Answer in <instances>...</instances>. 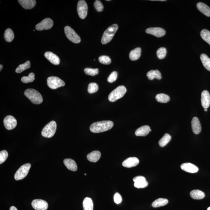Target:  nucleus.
<instances>
[{"label": "nucleus", "mask_w": 210, "mask_h": 210, "mask_svg": "<svg viewBox=\"0 0 210 210\" xmlns=\"http://www.w3.org/2000/svg\"><path fill=\"white\" fill-rule=\"evenodd\" d=\"M114 123L111 121H102L92 123L90 125V131L92 132L98 133L108 131L113 127Z\"/></svg>", "instance_id": "nucleus-1"}, {"label": "nucleus", "mask_w": 210, "mask_h": 210, "mask_svg": "<svg viewBox=\"0 0 210 210\" xmlns=\"http://www.w3.org/2000/svg\"><path fill=\"white\" fill-rule=\"evenodd\" d=\"M24 94L32 103L35 105H39L43 101L41 94L35 89H28L24 92Z\"/></svg>", "instance_id": "nucleus-2"}, {"label": "nucleus", "mask_w": 210, "mask_h": 210, "mask_svg": "<svg viewBox=\"0 0 210 210\" xmlns=\"http://www.w3.org/2000/svg\"><path fill=\"white\" fill-rule=\"evenodd\" d=\"M118 28V25L116 24H113L109 27L104 32L102 35V43L103 45H105L111 41Z\"/></svg>", "instance_id": "nucleus-3"}, {"label": "nucleus", "mask_w": 210, "mask_h": 210, "mask_svg": "<svg viewBox=\"0 0 210 210\" xmlns=\"http://www.w3.org/2000/svg\"><path fill=\"white\" fill-rule=\"evenodd\" d=\"M127 89L125 86L121 85L118 86L109 95L108 99L110 102H114L121 98L127 92Z\"/></svg>", "instance_id": "nucleus-4"}, {"label": "nucleus", "mask_w": 210, "mask_h": 210, "mask_svg": "<svg viewBox=\"0 0 210 210\" xmlns=\"http://www.w3.org/2000/svg\"><path fill=\"white\" fill-rule=\"evenodd\" d=\"M57 129L56 122L52 121L46 125L41 132L42 136L47 138H51L54 136Z\"/></svg>", "instance_id": "nucleus-5"}, {"label": "nucleus", "mask_w": 210, "mask_h": 210, "mask_svg": "<svg viewBox=\"0 0 210 210\" xmlns=\"http://www.w3.org/2000/svg\"><path fill=\"white\" fill-rule=\"evenodd\" d=\"M31 167V164L27 163L23 165L18 169L14 175V179L16 180H19L25 178L28 174Z\"/></svg>", "instance_id": "nucleus-6"}, {"label": "nucleus", "mask_w": 210, "mask_h": 210, "mask_svg": "<svg viewBox=\"0 0 210 210\" xmlns=\"http://www.w3.org/2000/svg\"><path fill=\"white\" fill-rule=\"evenodd\" d=\"M67 37L73 43L78 44L81 42V38L75 31L71 27L67 26L64 28Z\"/></svg>", "instance_id": "nucleus-7"}, {"label": "nucleus", "mask_w": 210, "mask_h": 210, "mask_svg": "<svg viewBox=\"0 0 210 210\" xmlns=\"http://www.w3.org/2000/svg\"><path fill=\"white\" fill-rule=\"evenodd\" d=\"M47 84L50 89H56L58 88L64 86L65 83L59 78L51 76L47 79Z\"/></svg>", "instance_id": "nucleus-8"}, {"label": "nucleus", "mask_w": 210, "mask_h": 210, "mask_svg": "<svg viewBox=\"0 0 210 210\" xmlns=\"http://www.w3.org/2000/svg\"><path fill=\"white\" fill-rule=\"evenodd\" d=\"M88 6L85 1L80 0L78 2L77 11L79 17L84 19L87 17L88 13Z\"/></svg>", "instance_id": "nucleus-9"}, {"label": "nucleus", "mask_w": 210, "mask_h": 210, "mask_svg": "<svg viewBox=\"0 0 210 210\" xmlns=\"http://www.w3.org/2000/svg\"><path fill=\"white\" fill-rule=\"evenodd\" d=\"M53 25V21L50 18H46L37 24L35 29L39 31L49 30L51 28Z\"/></svg>", "instance_id": "nucleus-10"}, {"label": "nucleus", "mask_w": 210, "mask_h": 210, "mask_svg": "<svg viewBox=\"0 0 210 210\" xmlns=\"http://www.w3.org/2000/svg\"><path fill=\"white\" fill-rule=\"evenodd\" d=\"M4 124L5 127L7 130H11L14 129L17 125V121L16 119L12 116L9 115L4 119Z\"/></svg>", "instance_id": "nucleus-11"}, {"label": "nucleus", "mask_w": 210, "mask_h": 210, "mask_svg": "<svg viewBox=\"0 0 210 210\" xmlns=\"http://www.w3.org/2000/svg\"><path fill=\"white\" fill-rule=\"evenodd\" d=\"M32 206L35 210H47L48 207V203L41 199L33 200L32 202Z\"/></svg>", "instance_id": "nucleus-12"}, {"label": "nucleus", "mask_w": 210, "mask_h": 210, "mask_svg": "<svg viewBox=\"0 0 210 210\" xmlns=\"http://www.w3.org/2000/svg\"><path fill=\"white\" fill-rule=\"evenodd\" d=\"M146 33L151 34L155 37H160L165 35L166 31L164 29L160 27H151L146 29Z\"/></svg>", "instance_id": "nucleus-13"}, {"label": "nucleus", "mask_w": 210, "mask_h": 210, "mask_svg": "<svg viewBox=\"0 0 210 210\" xmlns=\"http://www.w3.org/2000/svg\"><path fill=\"white\" fill-rule=\"evenodd\" d=\"M202 105L204 108H208L210 105V95L206 90L203 91L201 94Z\"/></svg>", "instance_id": "nucleus-14"}, {"label": "nucleus", "mask_w": 210, "mask_h": 210, "mask_svg": "<svg viewBox=\"0 0 210 210\" xmlns=\"http://www.w3.org/2000/svg\"><path fill=\"white\" fill-rule=\"evenodd\" d=\"M180 167L185 171L191 173H196L199 170L197 167L190 163H186L182 164Z\"/></svg>", "instance_id": "nucleus-15"}, {"label": "nucleus", "mask_w": 210, "mask_h": 210, "mask_svg": "<svg viewBox=\"0 0 210 210\" xmlns=\"http://www.w3.org/2000/svg\"><path fill=\"white\" fill-rule=\"evenodd\" d=\"M191 127L193 132L195 134H198L201 133L202 126L199 120L197 117H194L191 121Z\"/></svg>", "instance_id": "nucleus-16"}, {"label": "nucleus", "mask_w": 210, "mask_h": 210, "mask_svg": "<svg viewBox=\"0 0 210 210\" xmlns=\"http://www.w3.org/2000/svg\"><path fill=\"white\" fill-rule=\"evenodd\" d=\"M139 163V159L137 158L130 157L123 161L122 165L125 167L131 168L136 166Z\"/></svg>", "instance_id": "nucleus-17"}, {"label": "nucleus", "mask_w": 210, "mask_h": 210, "mask_svg": "<svg viewBox=\"0 0 210 210\" xmlns=\"http://www.w3.org/2000/svg\"><path fill=\"white\" fill-rule=\"evenodd\" d=\"M45 57L52 64L55 65L59 64L60 63L59 58L55 54L51 52L47 51L45 53Z\"/></svg>", "instance_id": "nucleus-18"}, {"label": "nucleus", "mask_w": 210, "mask_h": 210, "mask_svg": "<svg viewBox=\"0 0 210 210\" xmlns=\"http://www.w3.org/2000/svg\"><path fill=\"white\" fill-rule=\"evenodd\" d=\"M18 2L22 7L26 9L33 8L36 3V1L35 0H19Z\"/></svg>", "instance_id": "nucleus-19"}, {"label": "nucleus", "mask_w": 210, "mask_h": 210, "mask_svg": "<svg viewBox=\"0 0 210 210\" xmlns=\"http://www.w3.org/2000/svg\"><path fill=\"white\" fill-rule=\"evenodd\" d=\"M151 131L150 128L148 125H144L138 128L135 132V134L137 136H146Z\"/></svg>", "instance_id": "nucleus-20"}, {"label": "nucleus", "mask_w": 210, "mask_h": 210, "mask_svg": "<svg viewBox=\"0 0 210 210\" xmlns=\"http://www.w3.org/2000/svg\"><path fill=\"white\" fill-rule=\"evenodd\" d=\"M64 165L69 170L76 171L78 169L77 164L74 160L70 159H65L63 160Z\"/></svg>", "instance_id": "nucleus-21"}, {"label": "nucleus", "mask_w": 210, "mask_h": 210, "mask_svg": "<svg viewBox=\"0 0 210 210\" xmlns=\"http://www.w3.org/2000/svg\"><path fill=\"white\" fill-rule=\"evenodd\" d=\"M197 9L207 17H210V8L202 3H198L197 4Z\"/></svg>", "instance_id": "nucleus-22"}, {"label": "nucleus", "mask_w": 210, "mask_h": 210, "mask_svg": "<svg viewBox=\"0 0 210 210\" xmlns=\"http://www.w3.org/2000/svg\"><path fill=\"white\" fill-rule=\"evenodd\" d=\"M101 153L98 151H95L89 153L87 156V158L89 161L92 162H96L100 159Z\"/></svg>", "instance_id": "nucleus-23"}, {"label": "nucleus", "mask_w": 210, "mask_h": 210, "mask_svg": "<svg viewBox=\"0 0 210 210\" xmlns=\"http://www.w3.org/2000/svg\"><path fill=\"white\" fill-rule=\"evenodd\" d=\"M147 76L149 79L152 80L154 78L158 79H162V75L160 72L159 70H152L150 71L147 73Z\"/></svg>", "instance_id": "nucleus-24"}, {"label": "nucleus", "mask_w": 210, "mask_h": 210, "mask_svg": "<svg viewBox=\"0 0 210 210\" xmlns=\"http://www.w3.org/2000/svg\"><path fill=\"white\" fill-rule=\"evenodd\" d=\"M141 48H137L132 50L129 54L130 59L132 61H136L139 59L141 55Z\"/></svg>", "instance_id": "nucleus-25"}, {"label": "nucleus", "mask_w": 210, "mask_h": 210, "mask_svg": "<svg viewBox=\"0 0 210 210\" xmlns=\"http://www.w3.org/2000/svg\"><path fill=\"white\" fill-rule=\"evenodd\" d=\"M190 196L194 199L201 200L205 197V193L203 191L198 190H192L190 193Z\"/></svg>", "instance_id": "nucleus-26"}, {"label": "nucleus", "mask_w": 210, "mask_h": 210, "mask_svg": "<svg viewBox=\"0 0 210 210\" xmlns=\"http://www.w3.org/2000/svg\"><path fill=\"white\" fill-rule=\"evenodd\" d=\"M83 205L84 210H93V202L90 198L86 197L84 198Z\"/></svg>", "instance_id": "nucleus-27"}, {"label": "nucleus", "mask_w": 210, "mask_h": 210, "mask_svg": "<svg viewBox=\"0 0 210 210\" xmlns=\"http://www.w3.org/2000/svg\"><path fill=\"white\" fill-rule=\"evenodd\" d=\"M168 200L166 198H159L153 202L152 203L153 207L157 208L164 206L168 203Z\"/></svg>", "instance_id": "nucleus-28"}, {"label": "nucleus", "mask_w": 210, "mask_h": 210, "mask_svg": "<svg viewBox=\"0 0 210 210\" xmlns=\"http://www.w3.org/2000/svg\"><path fill=\"white\" fill-rule=\"evenodd\" d=\"M201 59L204 67L208 71H210V58L205 54H202Z\"/></svg>", "instance_id": "nucleus-29"}, {"label": "nucleus", "mask_w": 210, "mask_h": 210, "mask_svg": "<svg viewBox=\"0 0 210 210\" xmlns=\"http://www.w3.org/2000/svg\"><path fill=\"white\" fill-rule=\"evenodd\" d=\"M156 100L160 103H167L170 100V97L169 95L164 94H158L155 97Z\"/></svg>", "instance_id": "nucleus-30"}, {"label": "nucleus", "mask_w": 210, "mask_h": 210, "mask_svg": "<svg viewBox=\"0 0 210 210\" xmlns=\"http://www.w3.org/2000/svg\"><path fill=\"white\" fill-rule=\"evenodd\" d=\"M4 37L6 41L8 42L12 41L14 37L13 32L10 29H6L4 32Z\"/></svg>", "instance_id": "nucleus-31"}, {"label": "nucleus", "mask_w": 210, "mask_h": 210, "mask_svg": "<svg viewBox=\"0 0 210 210\" xmlns=\"http://www.w3.org/2000/svg\"><path fill=\"white\" fill-rule=\"evenodd\" d=\"M171 139V137L170 135L168 133H165L162 138L159 140V145L161 147H164L169 143Z\"/></svg>", "instance_id": "nucleus-32"}, {"label": "nucleus", "mask_w": 210, "mask_h": 210, "mask_svg": "<svg viewBox=\"0 0 210 210\" xmlns=\"http://www.w3.org/2000/svg\"><path fill=\"white\" fill-rule=\"evenodd\" d=\"M30 67V63L29 61L25 62L24 64L19 65L16 69V73H20L28 69H29Z\"/></svg>", "instance_id": "nucleus-33"}, {"label": "nucleus", "mask_w": 210, "mask_h": 210, "mask_svg": "<svg viewBox=\"0 0 210 210\" xmlns=\"http://www.w3.org/2000/svg\"><path fill=\"white\" fill-rule=\"evenodd\" d=\"M201 35L203 40L210 45V32L209 31L204 29L201 32Z\"/></svg>", "instance_id": "nucleus-34"}, {"label": "nucleus", "mask_w": 210, "mask_h": 210, "mask_svg": "<svg viewBox=\"0 0 210 210\" xmlns=\"http://www.w3.org/2000/svg\"><path fill=\"white\" fill-rule=\"evenodd\" d=\"M35 79V74L33 73L29 74L28 76H24L21 78L22 82L25 83L33 82Z\"/></svg>", "instance_id": "nucleus-35"}, {"label": "nucleus", "mask_w": 210, "mask_h": 210, "mask_svg": "<svg viewBox=\"0 0 210 210\" xmlns=\"http://www.w3.org/2000/svg\"><path fill=\"white\" fill-rule=\"evenodd\" d=\"M99 89V86L95 83H91L88 86V91L89 94H93Z\"/></svg>", "instance_id": "nucleus-36"}, {"label": "nucleus", "mask_w": 210, "mask_h": 210, "mask_svg": "<svg viewBox=\"0 0 210 210\" xmlns=\"http://www.w3.org/2000/svg\"><path fill=\"white\" fill-rule=\"evenodd\" d=\"M157 54L159 59H163L165 57L167 54L166 49L164 47H161L157 50Z\"/></svg>", "instance_id": "nucleus-37"}, {"label": "nucleus", "mask_w": 210, "mask_h": 210, "mask_svg": "<svg viewBox=\"0 0 210 210\" xmlns=\"http://www.w3.org/2000/svg\"><path fill=\"white\" fill-rule=\"evenodd\" d=\"M84 72L88 75L95 76L98 74V69H92L90 68H86L84 69Z\"/></svg>", "instance_id": "nucleus-38"}, {"label": "nucleus", "mask_w": 210, "mask_h": 210, "mask_svg": "<svg viewBox=\"0 0 210 210\" xmlns=\"http://www.w3.org/2000/svg\"><path fill=\"white\" fill-rule=\"evenodd\" d=\"M99 60L100 62L103 64L109 65L111 62V60L110 57L105 55H102L99 57Z\"/></svg>", "instance_id": "nucleus-39"}, {"label": "nucleus", "mask_w": 210, "mask_h": 210, "mask_svg": "<svg viewBox=\"0 0 210 210\" xmlns=\"http://www.w3.org/2000/svg\"><path fill=\"white\" fill-rule=\"evenodd\" d=\"M8 154L6 150H3L0 152V164L3 163L7 159Z\"/></svg>", "instance_id": "nucleus-40"}, {"label": "nucleus", "mask_w": 210, "mask_h": 210, "mask_svg": "<svg viewBox=\"0 0 210 210\" xmlns=\"http://www.w3.org/2000/svg\"><path fill=\"white\" fill-rule=\"evenodd\" d=\"M94 6L95 9L98 12H101L103 11L104 6L100 1H99V0L95 1L94 3Z\"/></svg>", "instance_id": "nucleus-41"}, {"label": "nucleus", "mask_w": 210, "mask_h": 210, "mask_svg": "<svg viewBox=\"0 0 210 210\" xmlns=\"http://www.w3.org/2000/svg\"><path fill=\"white\" fill-rule=\"evenodd\" d=\"M117 77H118V73L116 71H113L109 76L107 78V81L110 83L115 82L116 80Z\"/></svg>", "instance_id": "nucleus-42"}, {"label": "nucleus", "mask_w": 210, "mask_h": 210, "mask_svg": "<svg viewBox=\"0 0 210 210\" xmlns=\"http://www.w3.org/2000/svg\"><path fill=\"white\" fill-rule=\"evenodd\" d=\"M148 185V182L146 181L134 183V185L135 187L138 188H144L147 187Z\"/></svg>", "instance_id": "nucleus-43"}, {"label": "nucleus", "mask_w": 210, "mask_h": 210, "mask_svg": "<svg viewBox=\"0 0 210 210\" xmlns=\"http://www.w3.org/2000/svg\"><path fill=\"white\" fill-rule=\"evenodd\" d=\"M114 200L115 203H116V204H119L121 202L122 198L121 195L119 193H116L114 195Z\"/></svg>", "instance_id": "nucleus-44"}, {"label": "nucleus", "mask_w": 210, "mask_h": 210, "mask_svg": "<svg viewBox=\"0 0 210 210\" xmlns=\"http://www.w3.org/2000/svg\"><path fill=\"white\" fill-rule=\"evenodd\" d=\"M146 178L142 176H138L133 179V181L134 182V183H138V182L146 181Z\"/></svg>", "instance_id": "nucleus-45"}, {"label": "nucleus", "mask_w": 210, "mask_h": 210, "mask_svg": "<svg viewBox=\"0 0 210 210\" xmlns=\"http://www.w3.org/2000/svg\"><path fill=\"white\" fill-rule=\"evenodd\" d=\"M9 210H18L17 208L14 206H11Z\"/></svg>", "instance_id": "nucleus-46"}, {"label": "nucleus", "mask_w": 210, "mask_h": 210, "mask_svg": "<svg viewBox=\"0 0 210 210\" xmlns=\"http://www.w3.org/2000/svg\"><path fill=\"white\" fill-rule=\"evenodd\" d=\"M3 65H2L1 64V65H0V68H1V69H0V71H1L2 69H3Z\"/></svg>", "instance_id": "nucleus-47"}, {"label": "nucleus", "mask_w": 210, "mask_h": 210, "mask_svg": "<svg viewBox=\"0 0 210 210\" xmlns=\"http://www.w3.org/2000/svg\"><path fill=\"white\" fill-rule=\"evenodd\" d=\"M204 110L205 111H207V108H204Z\"/></svg>", "instance_id": "nucleus-48"}, {"label": "nucleus", "mask_w": 210, "mask_h": 210, "mask_svg": "<svg viewBox=\"0 0 210 210\" xmlns=\"http://www.w3.org/2000/svg\"><path fill=\"white\" fill-rule=\"evenodd\" d=\"M207 210H210V207L207 208Z\"/></svg>", "instance_id": "nucleus-49"}, {"label": "nucleus", "mask_w": 210, "mask_h": 210, "mask_svg": "<svg viewBox=\"0 0 210 210\" xmlns=\"http://www.w3.org/2000/svg\"><path fill=\"white\" fill-rule=\"evenodd\" d=\"M84 175H87V174H84Z\"/></svg>", "instance_id": "nucleus-50"}]
</instances>
